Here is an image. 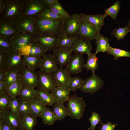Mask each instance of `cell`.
Listing matches in <instances>:
<instances>
[{
	"label": "cell",
	"mask_w": 130,
	"mask_h": 130,
	"mask_svg": "<svg viewBox=\"0 0 130 130\" xmlns=\"http://www.w3.org/2000/svg\"><path fill=\"white\" fill-rule=\"evenodd\" d=\"M5 7L0 18L17 24L23 16L24 0H5Z\"/></svg>",
	"instance_id": "1"
},
{
	"label": "cell",
	"mask_w": 130,
	"mask_h": 130,
	"mask_svg": "<svg viewBox=\"0 0 130 130\" xmlns=\"http://www.w3.org/2000/svg\"><path fill=\"white\" fill-rule=\"evenodd\" d=\"M63 20L52 21L37 18L35 26L38 35H51L59 36L62 33Z\"/></svg>",
	"instance_id": "2"
},
{
	"label": "cell",
	"mask_w": 130,
	"mask_h": 130,
	"mask_svg": "<svg viewBox=\"0 0 130 130\" xmlns=\"http://www.w3.org/2000/svg\"><path fill=\"white\" fill-rule=\"evenodd\" d=\"M67 101V108L69 116L73 119H80L83 116L86 107L83 98L74 95L70 96Z\"/></svg>",
	"instance_id": "3"
},
{
	"label": "cell",
	"mask_w": 130,
	"mask_h": 130,
	"mask_svg": "<svg viewBox=\"0 0 130 130\" xmlns=\"http://www.w3.org/2000/svg\"><path fill=\"white\" fill-rule=\"evenodd\" d=\"M80 18L74 14L63 20L62 33L69 37L76 38L79 35Z\"/></svg>",
	"instance_id": "4"
},
{
	"label": "cell",
	"mask_w": 130,
	"mask_h": 130,
	"mask_svg": "<svg viewBox=\"0 0 130 130\" xmlns=\"http://www.w3.org/2000/svg\"><path fill=\"white\" fill-rule=\"evenodd\" d=\"M48 7L44 0H24L22 17L31 16L37 18L39 15Z\"/></svg>",
	"instance_id": "5"
},
{
	"label": "cell",
	"mask_w": 130,
	"mask_h": 130,
	"mask_svg": "<svg viewBox=\"0 0 130 130\" xmlns=\"http://www.w3.org/2000/svg\"><path fill=\"white\" fill-rule=\"evenodd\" d=\"M37 74L38 89L51 93L56 87L53 73L39 70Z\"/></svg>",
	"instance_id": "6"
},
{
	"label": "cell",
	"mask_w": 130,
	"mask_h": 130,
	"mask_svg": "<svg viewBox=\"0 0 130 130\" xmlns=\"http://www.w3.org/2000/svg\"><path fill=\"white\" fill-rule=\"evenodd\" d=\"M104 84L103 80L95 74H92L89 77L85 79L79 89L82 92L92 94L101 89Z\"/></svg>",
	"instance_id": "7"
},
{
	"label": "cell",
	"mask_w": 130,
	"mask_h": 130,
	"mask_svg": "<svg viewBox=\"0 0 130 130\" xmlns=\"http://www.w3.org/2000/svg\"><path fill=\"white\" fill-rule=\"evenodd\" d=\"M6 71H20L25 66L22 56L15 50L6 53Z\"/></svg>",
	"instance_id": "8"
},
{
	"label": "cell",
	"mask_w": 130,
	"mask_h": 130,
	"mask_svg": "<svg viewBox=\"0 0 130 130\" xmlns=\"http://www.w3.org/2000/svg\"><path fill=\"white\" fill-rule=\"evenodd\" d=\"M83 54L74 52L65 69L70 74L80 73L84 67Z\"/></svg>",
	"instance_id": "9"
},
{
	"label": "cell",
	"mask_w": 130,
	"mask_h": 130,
	"mask_svg": "<svg viewBox=\"0 0 130 130\" xmlns=\"http://www.w3.org/2000/svg\"><path fill=\"white\" fill-rule=\"evenodd\" d=\"M21 56L41 57L47 51L40 46L34 41L29 44L16 50Z\"/></svg>",
	"instance_id": "10"
},
{
	"label": "cell",
	"mask_w": 130,
	"mask_h": 130,
	"mask_svg": "<svg viewBox=\"0 0 130 130\" xmlns=\"http://www.w3.org/2000/svg\"><path fill=\"white\" fill-rule=\"evenodd\" d=\"M35 41L48 51H53L57 48L58 37L51 35H37L35 36Z\"/></svg>",
	"instance_id": "11"
},
{
	"label": "cell",
	"mask_w": 130,
	"mask_h": 130,
	"mask_svg": "<svg viewBox=\"0 0 130 130\" xmlns=\"http://www.w3.org/2000/svg\"><path fill=\"white\" fill-rule=\"evenodd\" d=\"M37 18L33 16H23L16 25L21 32L28 33L35 36L38 35L35 26Z\"/></svg>",
	"instance_id": "12"
},
{
	"label": "cell",
	"mask_w": 130,
	"mask_h": 130,
	"mask_svg": "<svg viewBox=\"0 0 130 130\" xmlns=\"http://www.w3.org/2000/svg\"><path fill=\"white\" fill-rule=\"evenodd\" d=\"M73 51L71 47L57 48L53 51V55L59 67L66 66L72 55Z\"/></svg>",
	"instance_id": "13"
},
{
	"label": "cell",
	"mask_w": 130,
	"mask_h": 130,
	"mask_svg": "<svg viewBox=\"0 0 130 130\" xmlns=\"http://www.w3.org/2000/svg\"><path fill=\"white\" fill-rule=\"evenodd\" d=\"M91 40L88 38L79 36L71 47L73 52L85 53L88 55L92 49Z\"/></svg>",
	"instance_id": "14"
},
{
	"label": "cell",
	"mask_w": 130,
	"mask_h": 130,
	"mask_svg": "<svg viewBox=\"0 0 130 130\" xmlns=\"http://www.w3.org/2000/svg\"><path fill=\"white\" fill-rule=\"evenodd\" d=\"M80 18L79 36L88 38L91 40L95 39L100 33L99 31L88 21Z\"/></svg>",
	"instance_id": "15"
},
{
	"label": "cell",
	"mask_w": 130,
	"mask_h": 130,
	"mask_svg": "<svg viewBox=\"0 0 130 130\" xmlns=\"http://www.w3.org/2000/svg\"><path fill=\"white\" fill-rule=\"evenodd\" d=\"M35 36L30 33L20 32L11 37V41L16 50L34 41Z\"/></svg>",
	"instance_id": "16"
},
{
	"label": "cell",
	"mask_w": 130,
	"mask_h": 130,
	"mask_svg": "<svg viewBox=\"0 0 130 130\" xmlns=\"http://www.w3.org/2000/svg\"><path fill=\"white\" fill-rule=\"evenodd\" d=\"M19 79L22 84L28 85L34 88L37 87V72L26 67L20 71Z\"/></svg>",
	"instance_id": "17"
},
{
	"label": "cell",
	"mask_w": 130,
	"mask_h": 130,
	"mask_svg": "<svg viewBox=\"0 0 130 130\" xmlns=\"http://www.w3.org/2000/svg\"><path fill=\"white\" fill-rule=\"evenodd\" d=\"M58 65L52 54H45L42 57L39 68L40 70L53 73L58 68Z\"/></svg>",
	"instance_id": "18"
},
{
	"label": "cell",
	"mask_w": 130,
	"mask_h": 130,
	"mask_svg": "<svg viewBox=\"0 0 130 130\" xmlns=\"http://www.w3.org/2000/svg\"><path fill=\"white\" fill-rule=\"evenodd\" d=\"M53 74L56 87L68 88L72 77L65 68L59 67Z\"/></svg>",
	"instance_id": "19"
},
{
	"label": "cell",
	"mask_w": 130,
	"mask_h": 130,
	"mask_svg": "<svg viewBox=\"0 0 130 130\" xmlns=\"http://www.w3.org/2000/svg\"><path fill=\"white\" fill-rule=\"evenodd\" d=\"M20 32L16 24L0 18V35L11 37Z\"/></svg>",
	"instance_id": "20"
},
{
	"label": "cell",
	"mask_w": 130,
	"mask_h": 130,
	"mask_svg": "<svg viewBox=\"0 0 130 130\" xmlns=\"http://www.w3.org/2000/svg\"><path fill=\"white\" fill-rule=\"evenodd\" d=\"M21 130H33L37 122V117L32 112L20 115Z\"/></svg>",
	"instance_id": "21"
},
{
	"label": "cell",
	"mask_w": 130,
	"mask_h": 130,
	"mask_svg": "<svg viewBox=\"0 0 130 130\" xmlns=\"http://www.w3.org/2000/svg\"><path fill=\"white\" fill-rule=\"evenodd\" d=\"M78 14L80 18L88 21L99 31L104 24V20L105 18L104 14L91 15L80 13Z\"/></svg>",
	"instance_id": "22"
},
{
	"label": "cell",
	"mask_w": 130,
	"mask_h": 130,
	"mask_svg": "<svg viewBox=\"0 0 130 130\" xmlns=\"http://www.w3.org/2000/svg\"><path fill=\"white\" fill-rule=\"evenodd\" d=\"M0 114L6 122L18 130H20V114L10 110L0 112Z\"/></svg>",
	"instance_id": "23"
},
{
	"label": "cell",
	"mask_w": 130,
	"mask_h": 130,
	"mask_svg": "<svg viewBox=\"0 0 130 130\" xmlns=\"http://www.w3.org/2000/svg\"><path fill=\"white\" fill-rule=\"evenodd\" d=\"M37 91L29 85L22 84L19 93V98L20 100L28 102L37 98Z\"/></svg>",
	"instance_id": "24"
},
{
	"label": "cell",
	"mask_w": 130,
	"mask_h": 130,
	"mask_svg": "<svg viewBox=\"0 0 130 130\" xmlns=\"http://www.w3.org/2000/svg\"><path fill=\"white\" fill-rule=\"evenodd\" d=\"M70 91L67 87H56L51 93L55 103H64L67 101Z\"/></svg>",
	"instance_id": "25"
},
{
	"label": "cell",
	"mask_w": 130,
	"mask_h": 130,
	"mask_svg": "<svg viewBox=\"0 0 130 130\" xmlns=\"http://www.w3.org/2000/svg\"><path fill=\"white\" fill-rule=\"evenodd\" d=\"M95 39L97 48L95 53L97 55L99 52H107L110 46L109 39L100 33Z\"/></svg>",
	"instance_id": "26"
},
{
	"label": "cell",
	"mask_w": 130,
	"mask_h": 130,
	"mask_svg": "<svg viewBox=\"0 0 130 130\" xmlns=\"http://www.w3.org/2000/svg\"><path fill=\"white\" fill-rule=\"evenodd\" d=\"M31 112L37 117H39L47 108L46 106L37 98L28 102Z\"/></svg>",
	"instance_id": "27"
},
{
	"label": "cell",
	"mask_w": 130,
	"mask_h": 130,
	"mask_svg": "<svg viewBox=\"0 0 130 130\" xmlns=\"http://www.w3.org/2000/svg\"><path fill=\"white\" fill-rule=\"evenodd\" d=\"M37 91V98L44 104L50 106L55 103L54 99L51 93L39 89Z\"/></svg>",
	"instance_id": "28"
},
{
	"label": "cell",
	"mask_w": 130,
	"mask_h": 130,
	"mask_svg": "<svg viewBox=\"0 0 130 130\" xmlns=\"http://www.w3.org/2000/svg\"><path fill=\"white\" fill-rule=\"evenodd\" d=\"M52 110L56 115L57 120L60 121L69 116L67 108L63 103H55L52 107Z\"/></svg>",
	"instance_id": "29"
},
{
	"label": "cell",
	"mask_w": 130,
	"mask_h": 130,
	"mask_svg": "<svg viewBox=\"0 0 130 130\" xmlns=\"http://www.w3.org/2000/svg\"><path fill=\"white\" fill-rule=\"evenodd\" d=\"M42 57L31 56H23V62L25 66L29 69L35 71L39 68Z\"/></svg>",
	"instance_id": "30"
},
{
	"label": "cell",
	"mask_w": 130,
	"mask_h": 130,
	"mask_svg": "<svg viewBox=\"0 0 130 130\" xmlns=\"http://www.w3.org/2000/svg\"><path fill=\"white\" fill-rule=\"evenodd\" d=\"M39 117L42 119L43 123L45 125H52L57 120L56 117L52 110L47 108Z\"/></svg>",
	"instance_id": "31"
},
{
	"label": "cell",
	"mask_w": 130,
	"mask_h": 130,
	"mask_svg": "<svg viewBox=\"0 0 130 130\" xmlns=\"http://www.w3.org/2000/svg\"><path fill=\"white\" fill-rule=\"evenodd\" d=\"M88 56L84 67L86 70L91 71L92 74H95V70L98 68V60L96 55L91 52Z\"/></svg>",
	"instance_id": "32"
},
{
	"label": "cell",
	"mask_w": 130,
	"mask_h": 130,
	"mask_svg": "<svg viewBox=\"0 0 130 130\" xmlns=\"http://www.w3.org/2000/svg\"><path fill=\"white\" fill-rule=\"evenodd\" d=\"M37 18L43 20L55 21L63 20L64 19L61 16L52 11L48 7L42 12Z\"/></svg>",
	"instance_id": "33"
},
{
	"label": "cell",
	"mask_w": 130,
	"mask_h": 130,
	"mask_svg": "<svg viewBox=\"0 0 130 130\" xmlns=\"http://www.w3.org/2000/svg\"><path fill=\"white\" fill-rule=\"evenodd\" d=\"M11 37L0 35V51L7 53L15 50L11 41Z\"/></svg>",
	"instance_id": "34"
},
{
	"label": "cell",
	"mask_w": 130,
	"mask_h": 130,
	"mask_svg": "<svg viewBox=\"0 0 130 130\" xmlns=\"http://www.w3.org/2000/svg\"><path fill=\"white\" fill-rule=\"evenodd\" d=\"M76 39L69 37L62 33L58 37L57 47L65 48L71 47L73 44Z\"/></svg>",
	"instance_id": "35"
},
{
	"label": "cell",
	"mask_w": 130,
	"mask_h": 130,
	"mask_svg": "<svg viewBox=\"0 0 130 130\" xmlns=\"http://www.w3.org/2000/svg\"><path fill=\"white\" fill-rule=\"evenodd\" d=\"M22 84L19 79L7 87L6 92L12 98L17 97L20 93Z\"/></svg>",
	"instance_id": "36"
},
{
	"label": "cell",
	"mask_w": 130,
	"mask_h": 130,
	"mask_svg": "<svg viewBox=\"0 0 130 130\" xmlns=\"http://www.w3.org/2000/svg\"><path fill=\"white\" fill-rule=\"evenodd\" d=\"M120 2L116 1L113 5L105 10L104 14V17L109 16L112 19H116L120 9Z\"/></svg>",
	"instance_id": "37"
},
{
	"label": "cell",
	"mask_w": 130,
	"mask_h": 130,
	"mask_svg": "<svg viewBox=\"0 0 130 130\" xmlns=\"http://www.w3.org/2000/svg\"><path fill=\"white\" fill-rule=\"evenodd\" d=\"M107 53L108 54L113 55L114 59L116 60L121 57L130 58V52L124 50L114 48L111 46H110Z\"/></svg>",
	"instance_id": "38"
},
{
	"label": "cell",
	"mask_w": 130,
	"mask_h": 130,
	"mask_svg": "<svg viewBox=\"0 0 130 130\" xmlns=\"http://www.w3.org/2000/svg\"><path fill=\"white\" fill-rule=\"evenodd\" d=\"M20 74L18 71H6L4 82L7 87L19 79Z\"/></svg>",
	"instance_id": "39"
},
{
	"label": "cell",
	"mask_w": 130,
	"mask_h": 130,
	"mask_svg": "<svg viewBox=\"0 0 130 130\" xmlns=\"http://www.w3.org/2000/svg\"><path fill=\"white\" fill-rule=\"evenodd\" d=\"M48 8L53 12L61 16L64 19L71 16L64 9L59 2L49 6Z\"/></svg>",
	"instance_id": "40"
},
{
	"label": "cell",
	"mask_w": 130,
	"mask_h": 130,
	"mask_svg": "<svg viewBox=\"0 0 130 130\" xmlns=\"http://www.w3.org/2000/svg\"><path fill=\"white\" fill-rule=\"evenodd\" d=\"M11 98L6 91L0 94V112L10 110L9 107Z\"/></svg>",
	"instance_id": "41"
},
{
	"label": "cell",
	"mask_w": 130,
	"mask_h": 130,
	"mask_svg": "<svg viewBox=\"0 0 130 130\" xmlns=\"http://www.w3.org/2000/svg\"><path fill=\"white\" fill-rule=\"evenodd\" d=\"M84 82L80 77H72L69 82L68 88L70 91H74L82 86Z\"/></svg>",
	"instance_id": "42"
},
{
	"label": "cell",
	"mask_w": 130,
	"mask_h": 130,
	"mask_svg": "<svg viewBox=\"0 0 130 130\" xmlns=\"http://www.w3.org/2000/svg\"><path fill=\"white\" fill-rule=\"evenodd\" d=\"M130 31V29L127 26L124 27L114 28L111 32V34L114 36L117 40L123 39Z\"/></svg>",
	"instance_id": "43"
},
{
	"label": "cell",
	"mask_w": 130,
	"mask_h": 130,
	"mask_svg": "<svg viewBox=\"0 0 130 130\" xmlns=\"http://www.w3.org/2000/svg\"><path fill=\"white\" fill-rule=\"evenodd\" d=\"M89 120L91 124V126L88 128V130H95V127L98 124L101 122V117L99 114L95 112H93Z\"/></svg>",
	"instance_id": "44"
},
{
	"label": "cell",
	"mask_w": 130,
	"mask_h": 130,
	"mask_svg": "<svg viewBox=\"0 0 130 130\" xmlns=\"http://www.w3.org/2000/svg\"><path fill=\"white\" fill-rule=\"evenodd\" d=\"M18 111L20 115L31 112L28 102L23 101H20Z\"/></svg>",
	"instance_id": "45"
},
{
	"label": "cell",
	"mask_w": 130,
	"mask_h": 130,
	"mask_svg": "<svg viewBox=\"0 0 130 130\" xmlns=\"http://www.w3.org/2000/svg\"><path fill=\"white\" fill-rule=\"evenodd\" d=\"M20 101L19 98H12L9 107L10 110L15 113H19L18 111V108Z\"/></svg>",
	"instance_id": "46"
},
{
	"label": "cell",
	"mask_w": 130,
	"mask_h": 130,
	"mask_svg": "<svg viewBox=\"0 0 130 130\" xmlns=\"http://www.w3.org/2000/svg\"><path fill=\"white\" fill-rule=\"evenodd\" d=\"M7 57L6 53L0 51V70L6 71Z\"/></svg>",
	"instance_id": "47"
},
{
	"label": "cell",
	"mask_w": 130,
	"mask_h": 130,
	"mask_svg": "<svg viewBox=\"0 0 130 130\" xmlns=\"http://www.w3.org/2000/svg\"><path fill=\"white\" fill-rule=\"evenodd\" d=\"M100 124L101 125V127H99L100 130H114L117 125V124H113L109 122L106 124L101 122Z\"/></svg>",
	"instance_id": "48"
},
{
	"label": "cell",
	"mask_w": 130,
	"mask_h": 130,
	"mask_svg": "<svg viewBox=\"0 0 130 130\" xmlns=\"http://www.w3.org/2000/svg\"><path fill=\"white\" fill-rule=\"evenodd\" d=\"M4 120L2 124L0 125V130H16Z\"/></svg>",
	"instance_id": "49"
},
{
	"label": "cell",
	"mask_w": 130,
	"mask_h": 130,
	"mask_svg": "<svg viewBox=\"0 0 130 130\" xmlns=\"http://www.w3.org/2000/svg\"><path fill=\"white\" fill-rule=\"evenodd\" d=\"M7 87L4 82H0V94L6 91Z\"/></svg>",
	"instance_id": "50"
},
{
	"label": "cell",
	"mask_w": 130,
	"mask_h": 130,
	"mask_svg": "<svg viewBox=\"0 0 130 130\" xmlns=\"http://www.w3.org/2000/svg\"><path fill=\"white\" fill-rule=\"evenodd\" d=\"M46 5L48 7L51 5L55 4L59 2L58 0H44Z\"/></svg>",
	"instance_id": "51"
},
{
	"label": "cell",
	"mask_w": 130,
	"mask_h": 130,
	"mask_svg": "<svg viewBox=\"0 0 130 130\" xmlns=\"http://www.w3.org/2000/svg\"><path fill=\"white\" fill-rule=\"evenodd\" d=\"M6 71L0 70V82H4V81Z\"/></svg>",
	"instance_id": "52"
},
{
	"label": "cell",
	"mask_w": 130,
	"mask_h": 130,
	"mask_svg": "<svg viewBox=\"0 0 130 130\" xmlns=\"http://www.w3.org/2000/svg\"><path fill=\"white\" fill-rule=\"evenodd\" d=\"M5 7L4 0H0V15L4 10Z\"/></svg>",
	"instance_id": "53"
},
{
	"label": "cell",
	"mask_w": 130,
	"mask_h": 130,
	"mask_svg": "<svg viewBox=\"0 0 130 130\" xmlns=\"http://www.w3.org/2000/svg\"><path fill=\"white\" fill-rule=\"evenodd\" d=\"M127 26L129 27L130 29V18L129 20V22L128 23V25Z\"/></svg>",
	"instance_id": "54"
},
{
	"label": "cell",
	"mask_w": 130,
	"mask_h": 130,
	"mask_svg": "<svg viewBox=\"0 0 130 130\" xmlns=\"http://www.w3.org/2000/svg\"></svg>",
	"instance_id": "55"
}]
</instances>
